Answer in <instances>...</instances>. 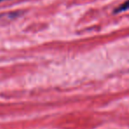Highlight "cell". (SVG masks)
Instances as JSON below:
<instances>
[{
	"mask_svg": "<svg viewBox=\"0 0 129 129\" xmlns=\"http://www.w3.org/2000/svg\"><path fill=\"white\" fill-rule=\"evenodd\" d=\"M129 9V0H126L124 4H122L121 5H119L117 9L115 10L114 12H125V11L128 10Z\"/></svg>",
	"mask_w": 129,
	"mask_h": 129,
	"instance_id": "obj_1",
	"label": "cell"
},
{
	"mask_svg": "<svg viewBox=\"0 0 129 129\" xmlns=\"http://www.w3.org/2000/svg\"><path fill=\"white\" fill-rule=\"evenodd\" d=\"M3 1H5V0H0V3H1V2H3Z\"/></svg>",
	"mask_w": 129,
	"mask_h": 129,
	"instance_id": "obj_2",
	"label": "cell"
}]
</instances>
